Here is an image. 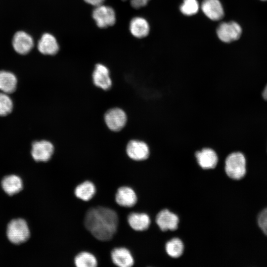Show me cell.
Instances as JSON below:
<instances>
[{
	"label": "cell",
	"instance_id": "6da1fadb",
	"mask_svg": "<svg viewBox=\"0 0 267 267\" xmlns=\"http://www.w3.org/2000/svg\"><path fill=\"white\" fill-rule=\"evenodd\" d=\"M118 224L117 213L106 207L90 208L84 218L86 228L95 238L101 241L111 240L117 231Z\"/></svg>",
	"mask_w": 267,
	"mask_h": 267
},
{
	"label": "cell",
	"instance_id": "7a4b0ae2",
	"mask_svg": "<svg viewBox=\"0 0 267 267\" xmlns=\"http://www.w3.org/2000/svg\"><path fill=\"white\" fill-rule=\"evenodd\" d=\"M246 161L244 155L241 152L230 153L224 161V169L226 175L233 179L243 178L246 172Z\"/></svg>",
	"mask_w": 267,
	"mask_h": 267
},
{
	"label": "cell",
	"instance_id": "3957f363",
	"mask_svg": "<svg viewBox=\"0 0 267 267\" xmlns=\"http://www.w3.org/2000/svg\"><path fill=\"white\" fill-rule=\"evenodd\" d=\"M6 233L8 240L14 244L26 242L30 236L27 222L21 218L12 220L7 224Z\"/></svg>",
	"mask_w": 267,
	"mask_h": 267
},
{
	"label": "cell",
	"instance_id": "277c9868",
	"mask_svg": "<svg viewBox=\"0 0 267 267\" xmlns=\"http://www.w3.org/2000/svg\"><path fill=\"white\" fill-rule=\"evenodd\" d=\"M104 121L107 128L112 132L121 131L126 126L128 117L121 108L114 107L108 109L104 114Z\"/></svg>",
	"mask_w": 267,
	"mask_h": 267
},
{
	"label": "cell",
	"instance_id": "5b68a950",
	"mask_svg": "<svg viewBox=\"0 0 267 267\" xmlns=\"http://www.w3.org/2000/svg\"><path fill=\"white\" fill-rule=\"evenodd\" d=\"M126 152L131 159L135 161H141L149 158L150 148L146 141L138 139H133L128 142Z\"/></svg>",
	"mask_w": 267,
	"mask_h": 267
},
{
	"label": "cell",
	"instance_id": "8992f818",
	"mask_svg": "<svg viewBox=\"0 0 267 267\" xmlns=\"http://www.w3.org/2000/svg\"><path fill=\"white\" fill-rule=\"evenodd\" d=\"M97 26L101 28L112 26L116 21L114 9L109 6L101 4L95 6L92 14Z\"/></svg>",
	"mask_w": 267,
	"mask_h": 267
},
{
	"label": "cell",
	"instance_id": "52a82bcc",
	"mask_svg": "<svg viewBox=\"0 0 267 267\" xmlns=\"http://www.w3.org/2000/svg\"><path fill=\"white\" fill-rule=\"evenodd\" d=\"M194 156L199 166L203 169H214L219 162L217 152L210 147H203L196 150Z\"/></svg>",
	"mask_w": 267,
	"mask_h": 267
},
{
	"label": "cell",
	"instance_id": "ba28073f",
	"mask_svg": "<svg viewBox=\"0 0 267 267\" xmlns=\"http://www.w3.org/2000/svg\"><path fill=\"white\" fill-rule=\"evenodd\" d=\"M241 33L240 26L234 21L222 23L217 30L218 38L224 43H230L238 40Z\"/></svg>",
	"mask_w": 267,
	"mask_h": 267
},
{
	"label": "cell",
	"instance_id": "9c48e42d",
	"mask_svg": "<svg viewBox=\"0 0 267 267\" xmlns=\"http://www.w3.org/2000/svg\"><path fill=\"white\" fill-rule=\"evenodd\" d=\"M54 151V147L51 142L42 140L33 143L31 155L36 161L45 162L51 159Z\"/></svg>",
	"mask_w": 267,
	"mask_h": 267
},
{
	"label": "cell",
	"instance_id": "30bf717a",
	"mask_svg": "<svg viewBox=\"0 0 267 267\" xmlns=\"http://www.w3.org/2000/svg\"><path fill=\"white\" fill-rule=\"evenodd\" d=\"M94 86L104 90L109 89L112 85L109 69L102 64H97L92 74Z\"/></svg>",
	"mask_w": 267,
	"mask_h": 267
},
{
	"label": "cell",
	"instance_id": "8fae6325",
	"mask_svg": "<svg viewBox=\"0 0 267 267\" xmlns=\"http://www.w3.org/2000/svg\"><path fill=\"white\" fill-rule=\"evenodd\" d=\"M12 43L15 51L22 55L28 53L34 46L32 37L24 31L16 32L13 37Z\"/></svg>",
	"mask_w": 267,
	"mask_h": 267
},
{
	"label": "cell",
	"instance_id": "7c38bea8",
	"mask_svg": "<svg viewBox=\"0 0 267 267\" xmlns=\"http://www.w3.org/2000/svg\"><path fill=\"white\" fill-rule=\"evenodd\" d=\"M115 199L118 205L123 207L131 208L136 203L137 198L132 188L128 186H122L117 189Z\"/></svg>",
	"mask_w": 267,
	"mask_h": 267
},
{
	"label": "cell",
	"instance_id": "4fadbf2b",
	"mask_svg": "<svg viewBox=\"0 0 267 267\" xmlns=\"http://www.w3.org/2000/svg\"><path fill=\"white\" fill-rule=\"evenodd\" d=\"M111 259L112 263L119 267H131L134 264V257L126 247H117L111 252Z\"/></svg>",
	"mask_w": 267,
	"mask_h": 267
},
{
	"label": "cell",
	"instance_id": "5bb4252c",
	"mask_svg": "<svg viewBox=\"0 0 267 267\" xmlns=\"http://www.w3.org/2000/svg\"><path fill=\"white\" fill-rule=\"evenodd\" d=\"M178 218L167 209L161 211L157 215L156 222L163 231L174 230L178 228Z\"/></svg>",
	"mask_w": 267,
	"mask_h": 267
},
{
	"label": "cell",
	"instance_id": "9a60e30c",
	"mask_svg": "<svg viewBox=\"0 0 267 267\" xmlns=\"http://www.w3.org/2000/svg\"><path fill=\"white\" fill-rule=\"evenodd\" d=\"M201 8L204 14L213 21L219 20L224 15L223 8L219 0H204Z\"/></svg>",
	"mask_w": 267,
	"mask_h": 267
},
{
	"label": "cell",
	"instance_id": "2e32d148",
	"mask_svg": "<svg viewBox=\"0 0 267 267\" xmlns=\"http://www.w3.org/2000/svg\"><path fill=\"white\" fill-rule=\"evenodd\" d=\"M38 49L44 55H54L59 50V45L56 38L49 33L44 34L38 43Z\"/></svg>",
	"mask_w": 267,
	"mask_h": 267
},
{
	"label": "cell",
	"instance_id": "e0dca14e",
	"mask_svg": "<svg viewBox=\"0 0 267 267\" xmlns=\"http://www.w3.org/2000/svg\"><path fill=\"white\" fill-rule=\"evenodd\" d=\"M1 186L7 194L13 195L19 192L23 189V182L18 176L9 175L2 178Z\"/></svg>",
	"mask_w": 267,
	"mask_h": 267
},
{
	"label": "cell",
	"instance_id": "ac0fdd59",
	"mask_svg": "<svg viewBox=\"0 0 267 267\" xmlns=\"http://www.w3.org/2000/svg\"><path fill=\"white\" fill-rule=\"evenodd\" d=\"M127 221L130 227L136 231L147 229L150 224V219L145 213H131L127 217Z\"/></svg>",
	"mask_w": 267,
	"mask_h": 267
},
{
	"label": "cell",
	"instance_id": "d6986e66",
	"mask_svg": "<svg viewBox=\"0 0 267 267\" xmlns=\"http://www.w3.org/2000/svg\"><path fill=\"white\" fill-rule=\"evenodd\" d=\"M74 193L77 198L84 201H88L95 195L96 187L91 181L86 180L76 186Z\"/></svg>",
	"mask_w": 267,
	"mask_h": 267
},
{
	"label": "cell",
	"instance_id": "ffe728a7",
	"mask_svg": "<svg viewBox=\"0 0 267 267\" xmlns=\"http://www.w3.org/2000/svg\"><path fill=\"white\" fill-rule=\"evenodd\" d=\"M149 30L150 28L148 22L142 17H134L130 22V32L136 38L145 37L149 34Z\"/></svg>",
	"mask_w": 267,
	"mask_h": 267
},
{
	"label": "cell",
	"instance_id": "44dd1931",
	"mask_svg": "<svg viewBox=\"0 0 267 267\" xmlns=\"http://www.w3.org/2000/svg\"><path fill=\"white\" fill-rule=\"evenodd\" d=\"M17 80L11 72L0 71V90L5 93L13 92L17 86Z\"/></svg>",
	"mask_w": 267,
	"mask_h": 267
},
{
	"label": "cell",
	"instance_id": "7402d4cb",
	"mask_svg": "<svg viewBox=\"0 0 267 267\" xmlns=\"http://www.w3.org/2000/svg\"><path fill=\"white\" fill-rule=\"evenodd\" d=\"M74 263L77 267H95L98 262L93 254L88 251H82L76 255Z\"/></svg>",
	"mask_w": 267,
	"mask_h": 267
},
{
	"label": "cell",
	"instance_id": "603a6c76",
	"mask_svg": "<svg viewBox=\"0 0 267 267\" xmlns=\"http://www.w3.org/2000/svg\"><path fill=\"white\" fill-rule=\"evenodd\" d=\"M182 242L178 238H174L166 244V250L167 254L173 258L180 257L183 251Z\"/></svg>",
	"mask_w": 267,
	"mask_h": 267
},
{
	"label": "cell",
	"instance_id": "cb8c5ba5",
	"mask_svg": "<svg viewBox=\"0 0 267 267\" xmlns=\"http://www.w3.org/2000/svg\"><path fill=\"white\" fill-rule=\"evenodd\" d=\"M13 109V102L7 93L0 92V116L9 114Z\"/></svg>",
	"mask_w": 267,
	"mask_h": 267
},
{
	"label": "cell",
	"instance_id": "d4e9b609",
	"mask_svg": "<svg viewBox=\"0 0 267 267\" xmlns=\"http://www.w3.org/2000/svg\"><path fill=\"white\" fill-rule=\"evenodd\" d=\"M199 10V3L197 0H183L180 6V10L186 16H191L197 13Z\"/></svg>",
	"mask_w": 267,
	"mask_h": 267
},
{
	"label": "cell",
	"instance_id": "484cf974",
	"mask_svg": "<svg viewBox=\"0 0 267 267\" xmlns=\"http://www.w3.org/2000/svg\"><path fill=\"white\" fill-rule=\"evenodd\" d=\"M258 223L265 235L267 236V208L264 209L258 217Z\"/></svg>",
	"mask_w": 267,
	"mask_h": 267
},
{
	"label": "cell",
	"instance_id": "4316f807",
	"mask_svg": "<svg viewBox=\"0 0 267 267\" xmlns=\"http://www.w3.org/2000/svg\"><path fill=\"white\" fill-rule=\"evenodd\" d=\"M149 0H131L130 3L132 7L138 9L145 6Z\"/></svg>",
	"mask_w": 267,
	"mask_h": 267
},
{
	"label": "cell",
	"instance_id": "83f0119b",
	"mask_svg": "<svg viewBox=\"0 0 267 267\" xmlns=\"http://www.w3.org/2000/svg\"><path fill=\"white\" fill-rule=\"evenodd\" d=\"M87 3L93 6H97L102 4L105 0H84Z\"/></svg>",
	"mask_w": 267,
	"mask_h": 267
},
{
	"label": "cell",
	"instance_id": "f1b7e54d",
	"mask_svg": "<svg viewBox=\"0 0 267 267\" xmlns=\"http://www.w3.org/2000/svg\"><path fill=\"white\" fill-rule=\"evenodd\" d=\"M262 96H263V98L265 100L267 101V84L265 86V88H264V90L263 91Z\"/></svg>",
	"mask_w": 267,
	"mask_h": 267
},
{
	"label": "cell",
	"instance_id": "f546056e",
	"mask_svg": "<svg viewBox=\"0 0 267 267\" xmlns=\"http://www.w3.org/2000/svg\"></svg>",
	"mask_w": 267,
	"mask_h": 267
}]
</instances>
